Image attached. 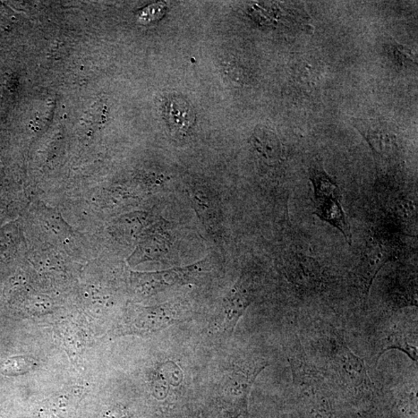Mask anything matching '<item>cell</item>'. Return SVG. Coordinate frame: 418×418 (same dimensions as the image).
<instances>
[{
	"instance_id": "2",
	"label": "cell",
	"mask_w": 418,
	"mask_h": 418,
	"mask_svg": "<svg viewBox=\"0 0 418 418\" xmlns=\"http://www.w3.org/2000/svg\"><path fill=\"white\" fill-rule=\"evenodd\" d=\"M396 251L395 243L385 236H372L369 238L360 268L366 292H369L375 277L382 267L395 257Z\"/></svg>"
},
{
	"instance_id": "3",
	"label": "cell",
	"mask_w": 418,
	"mask_h": 418,
	"mask_svg": "<svg viewBox=\"0 0 418 418\" xmlns=\"http://www.w3.org/2000/svg\"><path fill=\"white\" fill-rule=\"evenodd\" d=\"M253 301V295L246 281L240 279L224 300L223 321L220 327L226 331H233Z\"/></svg>"
},
{
	"instance_id": "1",
	"label": "cell",
	"mask_w": 418,
	"mask_h": 418,
	"mask_svg": "<svg viewBox=\"0 0 418 418\" xmlns=\"http://www.w3.org/2000/svg\"><path fill=\"white\" fill-rule=\"evenodd\" d=\"M268 365L266 361L254 359L242 361L234 365L223 383V392L226 400L233 406L245 409L255 378Z\"/></svg>"
},
{
	"instance_id": "5",
	"label": "cell",
	"mask_w": 418,
	"mask_h": 418,
	"mask_svg": "<svg viewBox=\"0 0 418 418\" xmlns=\"http://www.w3.org/2000/svg\"><path fill=\"white\" fill-rule=\"evenodd\" d=\"M314 214L337 228L343 233L346 241L349 244L352 243L351 226L348 223L340 200L336 199L315 200Z\"/></svg>"
},
{
	"instance_id": "8",
	"label": "cell",
	"mask_w": 418,
	"mask_h": 418,
	"mask_svg": "<svg viewBox=\"0 0 418 418\" xmlns=\"http://www.w3.org/2000/svg\"><path fill=\"white\" fill-rule=\"evenodd\" d=\"M395 56L400 62H414L415 55L410 49L406 48L403 46H397L394 50Z\"/></svg>"
},
{
	"instance_id": "6",
	"label": "cell",
	"mask_w": 418,
	"mask_h": 418,
	"mask_svg": "<svg viewBox=\"0 0 418 418\" xmlns=\"http://www.w3.org/2000/svg\"><path fill=\"white\" fill-rule=\"evenodd\" d=\"M252 141L254 148L264 160L273 164L279 161L281 157V147L275 133L267 128H258L253 133Z\"/></svg>"
},
{
	"instance_id": "4",
	"label": "cell",
	"mask_w": 418,
	"mask_h": 418,
	"mask_svg": "<svg viewBox=\"0 0 418 418\" xmlns=\"http://www.w3.org/2000/svg\"><path fill=\"white\" fill-rule=\"evenodd\" d=\"M164 114L169 130L177 136H185L195 121L192 105L182 97H170L165 104Z\"/></svg>"
},
{
	"instance_id": "7",
	"label": "cell",
	"mask_w": 418,
	"mask_h": 418,
	"mask_svg": "<svg viewBox=\"0 0 418 418\" xmlns=\"http://www.w3.org/2000/svg\"><path fill=\"white\" fill-rule=\"evenodd\" d=\"M310 180L312 182L315 200L336 199L341 200L342 194L337 184L321 168H312Z\"/></svg>"
}]
</instances>
